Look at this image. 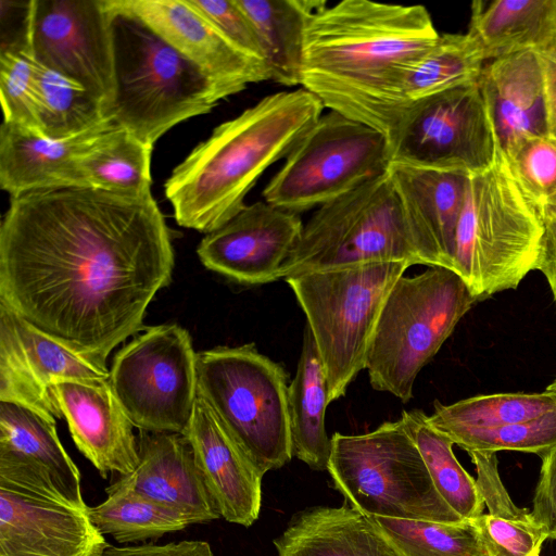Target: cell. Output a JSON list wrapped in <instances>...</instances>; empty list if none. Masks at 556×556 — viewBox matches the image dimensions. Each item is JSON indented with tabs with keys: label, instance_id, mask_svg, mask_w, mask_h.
<instances>
[{
	"label": "cell",
	"instance_id": "14",
	"mask_svg": "<svg viewBox=\"0 0 556 556\" xmlns=\"http://www.w3.org/2000/svg\"><path fill=\"white\" fill-rule=\"evenodd\" d=\"M87 509L43 475L0 460V556H93L106 540Z\"/></svg>",
	"mask_w": 556,
	"mask_h": 556
},
{
	"label": "cell",
	"instance_id": "25",
	"mask_svg": "<svg viewBox=\"0 0 556 556\" xmlns=\"http://www.w3.org/2000/svg\"><path fill=\"white\" fill-rule=\"evenodd\" d=\"M273 543L277 556H399L368 517L348 504L296 513Z\"/></svg>",
	"mask_w": 556,
	"mask_h": 556
},
{
	"label": "cell",
	"instance_id": "13",
	"mask_svg": "<svg viewBox=\"0 0 556 556\" xmlns=\"http://www.w3.org/2000/svg\"><path fill=\"white\" fill-rule=\"evenodd\" d=\"M498 151L478 79L413 102L391 144L392 161L469 175L492 166Z\"/></svg>",
	"mask_w": 556,
	"mask_h": 556
},
{
	"label": "cell",
	"instance_id": "32",
	"mask_svg": "<svg viewBox=\"0 0 556 556\" xmlns=\"http://www.w3.org/2000/svg\"><path fill=\"white\" fill-rule=\"evenodd\" d=\"M105 493L106 500L88 506L87 513L101 534H109L118 543L159 539L190 525L179 513L130 489L109 485Z\"/></svg>",
	"mask_w": 556,
	"mask_h": 556
},
{
	"label": "cell",
	"instance_id": "43",
	"mask_svg": "<svg viewBox=\"0 0 556 556\" xmlns=\"http://www.w3.org/2000/svg\"><path fill=\"white\" fill-rule=\"evenodd\" d=\"M540 478L532 500L531 516L551 540H556V445L542 457Z\"/></svg>",
	"mask_w": 556,
	"mask_h": 556
},
{
	"label": "cell",
	"instance_id": "11",
	"mask_svg": "<svg viewBox=\"0 0 556 556\" xmlns=\"http://www.w3.org/2000/svg\"><path fill=\"white\" fill-rule=\"evenodd\" d=\"M391 161L390 143L382 132L329 111L287 155L263 198L299 214L384 175Z\"/></svg>",
	"mask_w": 556,
	"mask_h": 556
},
{
	"label": "cell",
	"instance_id": "35",
	"mask_svg": "<svg viewBox=\"0 0 556 556\" xmlns=\"http://www.w3.org/2000/svg\"><path fill=\"white\" fill-rule=\"evenodd\" d=\"M399 556H488L473 521L440 522L368 516Z\"/></svg>",
	"mask_w": 556,
	"mask_h": 556
},
{
	"label": "cell",
	"instance_id": "3",
	"mask_svg": "<svg viewBox=\"0 0 556 556\" xmlns=\"http://www.w3.org/2000/svg\"><path fill=\"white\" fill-rule=\"evenodd\" d=\"M325 106L300 87L268 94L218 125L164 185L178 225L210 233L238 214L263 173L286 159Z\"/></svg>",
	"mask_w": 556,
	"mask_h": 556
},
{
	"label": "cell",
	"instance_id": "23",
	"mask_svg": "<svg viewBox=\"0 0 556 556\" xmlns=\"http://www.w3.org/2000/svg\"><path fill=\"white\" fill-rule=\"evenodd\" d=\"M478 83L503 153L526 137L548 136L544 72L538 52L488 61Z\"/></svg>",
	"mask_w": 556,
	"mask_h": 556
},
{
	"label": "cell",
	"instance_id": "15",
	"mask_svg": "<svg viewBox=\"0 0 556 556\" xmlns=\"http://www.w3.org/2000/svg\"><path fill=\"white\" fill-rule=\"evenodd\" d=\"M26 37L40 65L80 84L103 102L106 114L114 93L112 15L106 0H31Z\"/></svg>",
	"mask_w": 556,
	"mask_h": 556
},
{
	"label": "cell",
	"instance_id": "9",
	"mask_svg": "<svg viewBox=\"0 0 556 556\" xmlns=\"http://www.w3.org/2000/svg\"><path fill=\"white\" fill-rule=\"evenodd\" d=\"M327 471L345 503L367 517L464 520L438 493L401 418L363 434L334 433Z\"/></svg>",
	"mask_w": 556,
	"mask_h": 556
},
{
	"label": "cell",
	"instance_id": "8",
	"mask_svg": "<svg viewBox=\"0 0 556 556\" xmlns=\"http://www.w3.org/2000/svg\"><path fill=\"white\" fill-rule=\"evenodd\" d=\"M386 262L427 265L388 172L319 206L278 280Z\"/></svg>",
	"mask_w": 556,
	"mask_h": 556
},
{
	"label": "cell",
	"instance_id": "27",
	"mask_svg": "<svg viewBox=\"0 0 556 556\" xmlns=\"http://www.w3.org/2000/svg\"><path fill=\"white\" fill-rule=\"evenodd\" d=\"M468 33L485 62L525 51H556V0H476Z\"/></svg>",
	"mask_w": 556,
	"mask_h": 556
},
{
	"label": "cell",
	"instance_id": "41",
	"mask_svg": "<svg viewBox=\"0 0 556 556\" xmlns=\"http://www.w3.org/2000/svg\"><path fill=\"white\" fill-rule=\"evenodd\" d=\"M189 2L239 50L266 62L255 27L237 0H189Z\"/></svg>",
	"mask_w": 556,
	"mask_h": 556
},
{
	"label": "cell",
	"instance_id": "31",
	"mask_svg": "<svg viewBox=\"0 0 556 556\" xmlns=\"http://www.w3.org/2000/svg\"><path fill=\"white\" fill-rule=\"evenodd\" d=\"M152 148L122 127H113L80 157V188L124 193L151 191Z\"/></svg>",
	"mask_w": 556,
	"mask_h": 556
},
{
	"label": "cell",
	"instance_id": "34",
	"mask_svg": "<svg viewBox=\"0 0 556 556\" xmlns=\"http://www.w3.org/2000/svg\"><path fill=\"white\" fill-rule=\"evenodd\" d=\"M39 121L43 137L66 139L114 123L103 102L80 84L37 62Z\"/></svg>",
	"mask_w": 556,
	"mask_h": 556
},
{
	"label": "cell",
	"instance_id": "29",
	"mask_svg": "<svg viewBox=\"0 0 556 556\" xmlns=\"http://www.w3.org/2000/svg\"><path fill=\"white\" fill-rule=\"evenodd\" d=\"M261 40L271 80L301 86L305 29L311 16L327 5L319 0H237Z\"/></svg>",
	"mask_w": 556,
	"mask_h": 556
},
{
	"label": "cell",
	"instance_id": "7",
	"mask_svg": "<svg viewBox=\"0 0 556 556\" xmlns=\"http://www.w3.org/2000/svg\"><path fill=\"white\" fill-rule=\"evenodd\" d=\"M198 394L264 476L293 457L288 375L253 343L198 354Z\"/></svg>",
	"mask_w": 556,
	"mask_h": 556
},
{
	"label": "cell",
	"instance_id": "6",
	"mask_svg": "<svg viewBox=\"0 0 556 556\" xmlns=\"http://www.w3.org/2000/svg\"><path fill=\"white\" fill-rule=\"evenodd\" d=\"M476 303L466 282L448 268L401 276L386 298L368 349L370 386L407 403L419 371Z\"/></svg>",
	"mask_w": 556,
	"mask_h": 556
},
{
	"label": "cell",
	"instance_id": "38",
	"mask_svg": "<svg viewBox=\"0 0 556 556\" xmlns=\"http://www.w3.org/2000/svg\"><path fill=\"white\" fill-rule=\"evenodd\" d=\"M503 154L516 185L540 218L556 210V139L526 137Z\"/></svg>",
	"mask_w": 556,
	"mask_h": 556
},
{
	"label": "cell",
	"instance_id": "1",
	"mask_svg": "<svg viewBox=\"0 0 556 556\" xmlns=\"http://www.w3.org/2000/svg\"><path fill=\"white\" fill-rule=\"evenodd\" d=\"M174 249L151 191L39 190L11 198L0 225V302L106 368L169 285Z\"/></svg>",
	"mask_w": 556,
	"mask_h": 556
},
{
	"label": "cell",
	"instance_id": "40",
	"mask_svg": "<svg viewBox=\"0 0 556 556\" xmlns=\"http://www.w3.org/2000/svg\"><path fill=\"white\" fill-rule=\"evenodd\" d=\"M476 525L488 556H540L548 539L545 529L533 518H507L482 514Z\"/></svg>",
	"mask_w": 556,
	"mask_h": 556
},
{
	"label": "cell",
	"instance_id": "39",
	"mask_svg": "<svg viewBox=\"0 0 556 556\" xmlns=\"http://www.w3.org/2000/svg\"><path fill=\"white\" fill-rule=\"evenodd\" d=\"M446 435L467 453L517 451L541 458L556 445V409L527 421L488 429L458 430Z\"/></svg>",
	"mask_w": 556,
	"mask_h": 556
},
{
	"label": "cell",
	"instance_id": "4",
	"mask_svg": "<svg viewBox=\"0 0 556 556\" xmlns=\"http://www.w3.org/2000/svg\"><path fill=\"white\" fill-rule=\"evenodd\" d=\"M112 15L114 93L106 116L143 143L208 113L226 94L201 67L138 16L106 0Z\"/></svg>",
	"mask_w": 556,
	"mask_h": 556
},
{
	"label": "cell",
	"instance_id": "26",
	"mask_svg": "<svg viewBox=\"0 0 556 556\" xmlns=\"http://www.w3.org/2000/svg\"><path fill=\"white\" fill-rule=\"evenodd\" d=\"M0 458L45 475L70 503L87 507L79 469L58 437L55 420L26 406L0 402Z\"/></svg>",
	"mask_w": 556,
	"mask_h": 556
},
{
	"label": "cell",
	"instance_id": "44",
	"mask_svg": "<svg viewBox=\"0 0 556 556\" xmlns=\"http://www.w3.org/2000/svg\"><path fill=\"white\" fill-rule=\"evenodd\" d=\"M93 556H213V551L208 542L201 540L122 547L105 542Z\"/></svg>",
	"mask_w": 556,
	"mask_h": 556
},
{
	"label": "cell",
	"instance_id": "10",
	"mask_svg": "<svg viewBox=\"0 0 556 556\" xmlns=\"http://www.w3.org/2000/svg\"><path fill=\"white\" fill-rule=\"evenodd\" d=\"M409 266L408 262L370 263L285 279L306 316L320 355L329 403L344 396L365 369L386 298Z\"/></svg>",
	"mask_w": 556,
	"mask_h": 556
},
{
	"label": "cell",
	"instance_id": "17",
	"mask_svg": "<svg viewBox=\"0 0 556 556\" xmlns=\"http://www.w3.org/2000/svg\"><path fill=\"white\" fill-rule=\"evenodd\" d=\"M303 226L299 214L258 201L247 204L226 224L207 233L197 253L207 269L237 283L274 282Z\"/></svg>",
	"mask_w": 556,
	"mask_h": 556
},
{
	"label": "cell",
	"instance_id": "21",
	"mask_svg": "<svg viewBox=\"0 0 556 556\" xmlns=\"http://www.w3.org/2000/svg\"><path fill=\"white\" fill-rule=\"evenodd\" d=\"M182 434L192 446L198 468L220 517L231 523L252 526L260 516L263 476L199 394Z\"/></svg>",
	"mask_w": 556,
	"mask_h": 556
},
{
	"label": "cell",
	"instance_id": "46",
	"mask_svg": "<svg viewBox=\"0 0 556 556\" xmlns=\"http://www.w3.org/2000/svg\"><path fill=\"white\" fill-rule=\"evenodd\" d=\"M538 53L544 72L548 136L556 139V51Z\"/></svg>",
	"mask_w": 556,
	"mask_h": 556
},
{
	"label": "cell",
	"instance_id": "5",
	"mask_svg": "<svg viewBox=\"0 0 556 556\" xmlns=\"http://www.w3.org/2000/svg\"><path fill=\"white\" fill-rule=\"evenodd\" d=\"M542 231L500 150L492 166L468 176L452 270L478 302L516 289L535 269Z\"/></svg>",
	"mask_w": 556,
	"mask_h": 556
},
{
	"label": "cell",
	"instance_id": "16",
	"mask_svg": "<svg viewBox=\"0 0 556 556\" xmlns=\"http://www.w3.org/2000/svg\"><path fill=\"white\" fill-rule=\"evenodd\" d=\"M109 377L110 370L78 356L0 302V402L55 420L63 417L53 393L56 383Z\"/></svg>",
	"mask_w": 556,
	"mask_h": 556
},
{
	"label": "cell",
	"instance_id": "33",
	"mask_svg": "<svg viewBox=\"0 0 556 556\" xmlns=\"http://www.w3.org/2000/svg\"><path fill=\"white\" fill-rule=\"evenodd\" d=\"M555 409L556 394L546 390L541 393H496L476 395L448 405L437 401L429 421L447 434L527 421Z\"/></svg>",
	"mask_w": 556,
	"mask_h": 556
},
{
	"label": "cell",
	"instance_id": "42",
	"mask_svg": "<svg viewBox=\"0 0 556 556\" xmlns=\"http://www.w3.org/2000/svg\"><path fill=\"white\" fill-rule=\"evenodd\" d=\"M468 454L476 467V483L484 506L488 507V514L507 518H531L530 510L518 507L504 486L498 473L496 453L472 451Z\"/></svg>",
	"mask_w": 556,
	"mask_h": 556
},
{
	"label": "cell",
	"instance_id": "2",
	"mask_svg": "<svg viewBox=\"0 0 556 556\" xmlns=\"http://www.w3.org/2000/svg\"><path fill=\"white\" fill-rule=\"evenodd\" d=\"M440 35L426 7L343 0L305 29L301 87L391 144L412 103L405 84Z\"/></svg>",
	"mask_w": 556,
	"mask_h": 556
},
{
	"label": "cell",
	"instance_id": "18",
	"mask_svg": "<svg viewBox=\"0 0 556 556\" xmlns=\"http://www.w3.org/2000/svg\"><path fill=\"white\" fill-rule=\"evenodd\" d=\"M148 24L222 88L226 97L271 80L266 62L232 45L189 0H116Z\"/></svg>",
	"mask_w": 556,
	"mask_h": 556
},
{
	"label": "cell",
	"instance_id": "36",
	"mask_svg": "<svg viewBox=\"0 0 556 556\" xmlns=\"http://www.w3.org/2000/svg\"><path fill=\"white\" fill-rule=\"evenodd\" d=\"M485 63L476 39L466 34L440 35L417 63L405 84V97L413 103L452 87L479 78Z\"/></svg>",
	"mask_w": 556,
	"mask_h": 556
},
{
	"label": "cell",
	"instance_id": "45",
	"mask_svg": "<svg viewBox=\"0 0 556 556\" xmlns=\"http://www.w3.org/2000/svg\"><path fill=\"white\" fill-rule=\"evenodd\" d=\"M543 231L535 269L546 278L556 304V210L542 217Z\"/></svg>",
	"mask_w": 556,
	"mask_h": 556
},
{
	"label": "cell",
	"instance_id": "30",
	"mask_svg": "<svg viewBox=\"0 0 556 556\" xmlns=\"http://www.w3.org/2000/svg\"><path fill=\"white\" fill-rule=\"evenodd\" d=\"M415 442L431 480L443 501L464 520L483 514L484 503L473 479L457 460L454 442L435 429L420 409L403 410L401 415Z\"/></svg>",
	"mask_w": 556,
	"mask_h": 556
},
{
	"label": "cell",
	"instance_id": "28",
	"mask_svg": "<svg viewBox=\"0 0 556 556\" xmlns=\"http://www.w3.org/2000/svg\"><path fill=\"white\" fill-rule=\"evenodd\" d=\"M328 404L325 368L306 326L295 376L288 389L289 424L293 456L318 471L327 470L331 454L325 426Z\"/></svg>",
	"mask_w": 556,
	"mask_h": 556
},
{
	"label": "cell",
	"instance_id": "19",
	"mask_svg": "<svg viewBox=\"0 0 556 556\" xmlns=\"http://www.w3.org/2000/svg\"><path fill=\"white\" fill-rule=\"evenodd\" d=\"M79 452L102 478L126 476L139 463L134 425L116 399L109 379L63 381L53 387Z\"/></svg>",
	"mask_w": 556,
	"mask_h": 556
},
{
	"label": "cell",
	"instance_id": "20",
	"mask_svg": "<svg viewBox=\"0 0 556 556\" xmlns=\"http://www.w3.org/2000/svg\"><path fill=\"white\" fill-rule=\"evenodd\" d=\"M388 174L427 266L452 270L469 174L395 161Z\"/></svg>",
	"mask_w": 556,
	"mask_h": 556
},
{
	"label": "cell",
	"instance_id": "22",
	"mask_svg": "<svg viewBox=\"0 0 556 556\" xmlns=\"http://www.w3.org/2000/svg\"><path fill=\"white\" fill-rule=\"evenodd\" d=\"M138 451L136 469L110 485L130 489L170 508L190 525L220 518L182 433L140 431Z\"/></svg>",
	"mask_w": 556,
	"mask_h": 556
},
{
	"label": "cell",
	"instance_id": "47",
	"mask_svg": "<svg viewBox=\"0 0 556 556\" xmlns=\"http://www.w3.org/2000/svg\"><path fill=\"white\" fill-rule=\"evenodd\" d=\"M545 390L556 394V378L546 387Z\"/></svg>",
	"mask_w": 556,
	"mask_h": 556
},
{
	"label": "cell",
	"instance_id": "12",
	"mask_svg": "<svg viewBox=\"0 0 556 556\" xmlns=\"http://www.w3.org/2000/svg\"><path fill=\"white\" fill-rule=\"evenodd\" d=\"M197 358L177 324L149 327L115 354L109 382L136 428L184 432L198 396Z\"/></svg>",
	"mask_w": 556,
	"mask_h": 556
},
{
	"label": "cell",
	"instance_id": "24",
	"mask_svg": "<svg viewBox=\"0 0 556 556\" xmlns=\"http://www.w3.org/2000/svg\"><path fill=\"white\" fill-rule=\"evenodd\" d=\"M115 126V123H110L76 137L50 139L2 122L1 189L13 198L31 191L80 188V157Z\"/></svg>",
	"mask_w": 556,
	"mask_h": 556
},
{
	"label": "cell",
	"instance_id": "37",
	"mask_svg": "<svg viewBox=\"0 0 556 556\" xmlns=\"http://www.w3.org/2000/svg\"><path fill=\"white\" fill-rule=\"evenodd\" d=\"M3 122L43 137L39 121L37 61L27 43L0 49Z\"/></svg>",
	"mask_w": 556,
	"mask_h": 556
}]
</instances>
